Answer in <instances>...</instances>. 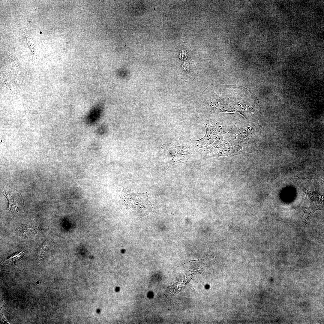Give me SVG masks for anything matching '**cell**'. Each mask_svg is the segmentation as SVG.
Returning <instances> with one entry per match:
<instances>
[{
	"label": "cell",
	"instance_id": "277c9868",
	"mask_svg": "<svg viewBox=\"0 0 324 324\" xmlns=\"http://www.w3.org/2000/svg\"><path fill=\"white\" fill-rule=\"evenodd\" d=\"M102 112V105L97 104L90 110L86 118V122L89 125H92L98 121Z\"/></svg>",
	"mask_w": 324,
	"mask_h": 324
},
{
	"label": "cell",
	"instance_id": "8992f818",
	"mask_svg": "<svg viewBox=\"0 0 324 324\" xmlns=\"http://www.w3.org/2000/svg\"><path fill=\"white\" fill-rule=\"evenodd\" d=\"M38 230V227L33 226H22L20 229V232L23 236L32 235L37 232Z\"/></svg>",
	"mask_w": 324,
	"mask_h": 324
},
{
	"label": "cell",
	"instance_id": "3957f363",
	"mask_svg": "<svg viewBox=\"0 0 324 324\" xmlns=\"http://www.w3.org/2000/svg\"><path fill=\"white\" fill-rule=\"evenodd\" d=\"M261 128L257 122L250 123L238 131V138L244 145L250 146L249 144L254 147L258 141Z\"/></svg>",
	"mask_w": 324,
	"mask_h": 324
},
{
	"label": "cell",
	"instance_id": "5b68a950",
	"mask_svg": "<svg viewBox=\"0 0 324 324\" xmlns=\"http://www.w3.org/2000/svg\"><path fill=\"white\" fill-rule=\"evenodd\" d=\"M2 190V192L4 194L7 200V209L8 210H13V211L15 210L16 208L18 207L19 204L18 202L17 201L18 200H17V198L15 197V196L14 197H13V195H12L11 193L9 190H7L4 189L3 188Z\"/></svg>",
	"mask_w": 324,
	"mask_h": 324
},
{
	"label": "cell",
	"instance_id": "6da1fadb",
	"mask_svg": "<svg viewBox=\"0 0 324 324\" xmlns=\"http://www.w3.org/2000/svg\"><path fill=\"white\" fill-rule=\"evenodd\" d=\"M148 196L147 192L139 193L123 188L120 202L125 212L130 218L137 221L153 211L152 205Z\"/></svg>",
	"mask_w": 324,
	"mask_h": 324
},
{
	"label": "cell",
	"instance_id": "52a82bcc",
	"mask_svg": "<svg viewBox=\"0 0 324 324\" xmlns=\"http://www.w3.org/2000/svg\"><path fill=\"white\" fill-rule=\"evenodd\" d=\"M50 236H51L50 235L48 236L47 238H46L45 242H44L43 244V246L40 249V257L42 256L45 252L47 249L49 245L50 244V242L52 239V238Z\"/></svg>",
	"mask_w": 324,
	"mask_h": 324
},
{
	"label": "cell",
	"instance_id": "7a4b0ae2",
	"mask_svg": "<svg viewBox=\"0 0 324 324\" xmlns=\"http://www.w3.org/2000/svg\"><path fill=\"white\" fill-rule=\"evenodd\" d=\"M176 52L177 70L179 76L185 80H191L194 79L197 72L190 58L189 43L181 44L176 48Z\"/></svg>",
	"mask_w": 324,
	"mask_h": 324
}]
</instances>
